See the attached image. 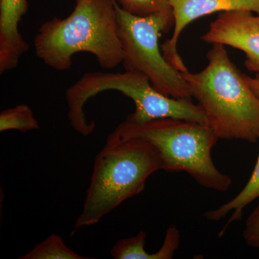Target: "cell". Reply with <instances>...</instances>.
<instances>
[{
  "mask_svg": "<svg viewBox=\"0 0 259 259\" xmlns=\"http://www.w3.org/2000/svg\"><path fill=\"white\" fill-rule=\"evenodd\" d=\"M74 9L65 18L45 22L34 38L35 55L47 66L67 71L72 57L88 52L105 69L117 67L123 61L117 32V0H74Z\"/></svg>",
  "mask_w": 259,
  "mask_h": 259,
  "instance_id": "6da1fadb",
  "label": "cell"
},
{
  "mask_svg": "<svg viewBox=\"0 0 259 259\" xmlns=\"http://www.w3.org/2000/svg\"><path fill=\"white\" fill-rule=\"evenodd\" d=\"M200 72H182L207 124L219 139L255 143L259 137V97L230 59L225 46L213 44Z\"/></svg>",
  "mask_w": 259,
  "mask_h": 259,
  "instance_id": "7a4b0ae2",
  "label": "cell"
},
{
  "mask_svg": "<svg viewBox=\"0 0 259 259\" xmlns=\"http://www.w3.org/2000/svg\"><path fill=\"white\" fill-rule=\"evenodd\" d=\"M163 170L157 148L139 138L111 139L95 158L82 210L74 228L96 224L144 190L148 177Z\"/></svg>",
  "mask_w": 259,
  "mask_h": 259,
  "instance_id": "3957f363",
  "label": "cell"
},
{
  "mask_svg": "<svg viewBox=\"0 0 259 259\" xmlns=\"http://www.w3.org/2000/svg\"><path fill=\"white\" fill-rule=\"evenodd\" d=\"M107 138L147 140L157 148L163 171H185L209 190L225 192L231 187V177L212 161V150L219 139L207 124L171 117L144 123L125 120Z\"/></svg>",
  "mask_w": 259,
  "mask_h": 259,
  "instance_id": "277c9868",
  "label": "cell"
},
{
  "mask_svg": "<svg viewBox=\"0 0 259 259\" xmlns=\"http://www.w3.org/2000/svg\"><path fill=\"white\" fill-rule=\"evenodd\" d=\"M109 90L120 92L134 101L136 110L126 118L129 122L144 123L171 117L207 124L203 110L193 103L192 98L176 99L163 95L153 88L146 75L139 71H95L83 74L66 90L68 118L75 131L85 137L93 134L95 123L88 122L83 107L90 98Z\"/></svg>",
  "mask_w": 259,
  "mask_h": 259,
  "instance_id": "5b68a950",
  "label": "cell"
},
{
  "mask_svg": "<svg viewBox=\"0 0 259 259\" xmlns=\"http://www.w3.org/2000/svg\"><path fill=\"white\" fill-rule=\"evenodd\" d=\"M117 32L123 51V67L148 78L153 88L173 98H192L190 87L182 72L175 69L161 54L159 37L175 23L174 17L154 15L136 16L116 3Z\"/></svg>",
  "mask_w": 259,
  "mask_h": 259,
  "instance_id": "8992f818",
  "label": "cell"
},
{
  "mask_svg": "<svg viewBox=\"0 0 259 259\" xmlns=\"http://www.w3.org/2000/svg\"><path fill=\"white\" fill-rule=\"evenodd\" d=\"M201 39L243 51L246 69L259 73V14L247 10L220 13Z\"/></svg>",
  "mask_w": 259,
  "mask_h": 259,
  "instance_id": "52a82bcc",
  "label": "cell"
},
{
  "mask_svg": "<svg viewBox=\"0 0 259 259\" xmlns=\"http://www.w3.org/2000/svg\"><path fill=\"white\" fill-rule=\"evenodd\" d=\"M173 13L174 32L171 38L161 45L163 56L180 71H188L177 51L181 33L197 19L222 12L247 10L259 14V0H169Z\"/></svg>",
  "mask_w": 259,
  "mask_h": 259,
  "instance_id": "ba28073f",
  "label": "cell"
},
{
  "mask_svg": "<svg viewBox=\"0 0 259 259\" xmlns=\"http://www.w3.org/2000/svg\"><path fill=\"white\" fill-rule=\"evenodd\" d=\"M27 0H0V74L14 69L29 49L18 25L28 12Z\"/></svg>",
  "mask_w": 259,
  "mask_h": 259,
  "instance_id": "9c48e42d",
  "label": "cell"
},
{
  "mask_svg": "<svg viewBox=\"0 0 259 259\" xmlns=\"http://www.w3.org/2000/svg\"><path fill=\"white\" fill-rule=\"evenodd\" d=\"M258 141L259 142V137ZM258 197H259V152L254 169L243 190L229 202L222 204L218 208L207 211L204 213V218L207 221L218 222L224 219L229 213H231V218L228 220L226 226L220 233V236H222L228 228V226L236 221H241L243 217V209Z\"/></svg>",
  "mask_w": 259,
  "mask_h": 259,
  "instance_id": "30bf717a",
  "label": "cell"
},
{
  "mask_svg": "<svg viewBox=\"0 0 259 259\" xmlns=\"http://www.w3.org/2000/svg\"><path fill=\"white\" fill-rule=\"evenodd\" d=\"M146 232L141 231L136 236L121 239L112 247L110 254L115 259H166V253L161 248L154 253L146 251Z\"/></svg>",
  "mask_w": 259,
  "mask_h": 259,
  "instance_id": "8fae6325",
  "label": "cell"
},
{
  "mask_svg": "<svg viewBox=\"0 0 259 259\" xmlns=\"http://www.w3.org/2000/svg\"><path fill=\"white\" fill-rule=\"evenodd\" d=\"M20 259H90L76 253L65 244L59 235L53 233Z\"/></svg>",
  "mask_w": 259,
  "mask_h": 259,
  "instance_id": "7c38bea8",
  "label": "cell"
},
{
  "mask_svg": "<svg viewBox=\"0 0 259 259\" xmlns=\"http://www.w3.org/2000/svg\"><path fill=\"white\" fill-rule=\"evenodd\" d=\"M38 129H40L38 121L35 119L31 108L25 104L3 110L0 113L1 132L16 130L25 133Z\"/></svg>",
  "mask_w": 259,
  "mask_h": 259,
  "instance_id": "4fadbf2b",
  "label": "cell"
},
{
  "mask_svg": "<svg viewBox=\"0 0 259 259\" xmlns=\"http://www.w3.org/2000/svg\"><path fill=\"white\" fill-rule=\"evenodd\" d=\"M121 8L130 14L139 17L154 15L173 16L169 0H117Z\"/></svg>",
  "mask_w": 259,
  "mask_h": 259,
  "instance_id": "5bb4252c",
  "label": "cell"
},
{
  "mask_svg": "<svg viewBox=\"0 0 259 259\" xmlns=\"http://www.w3.org/2000/svg\"><path fill=\"white\" fill-rule=\"evenodd\" d=\"M243 236L247 245L259 250V204L247 219Z\"/></svg>",
  "mask_w": 259,
  "mask_h": 259,
  "instance_id": "9a60e30c",
  "label": "cell"
},
{
  "mask_svg": "<svg viewBox=\"0 0 259 259\" xmlns=\"http://www.w3.org/2000/svg\"><path fill=\"white\" fill-rule=\"evenodd\" d=\"M247 82L249 85L250 88L254 92L255 95L259 97V73L255 74L254 77L245 76Z\"/></svg>",
  "mask_w": 259,
  "mask_h": 259,
  "instance_id": "2e32d148",
  "label": "cell"
}]
</instances>
